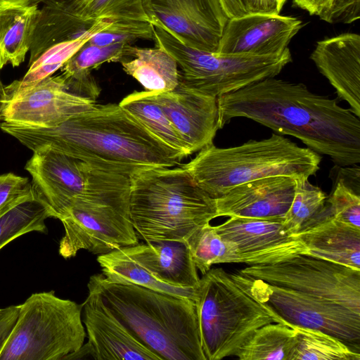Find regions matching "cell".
I'll return each mask as SVG.
<instances>
[{
    "label": "cell",
    "instance_id": "1",
    "mask_svg": "<svg viewBox=\"0 0 360 360\" xmlns=\"http://www.w3.org/2000/svg\"><path fill=\"white\" fill-rule=\"evenodd\" d=\"M217 105L221 129L234 117H245L300 139L338 166L360 162L359 117L302 83L265 78L218 97Z\"/></svg>",
    "mask_w": 360,
    "mask_h": 360
},
{
    "label": "cell",
    "instance_id": "2",
    "mask_svg": "<svg viewBox=\"0 0 360 360\" xmlns=\"http://www.w3.org/2000/svg\"><path fill=\"white\" fill-rule=\"evenodd\" d=\"M0 129L32 151L47 146L129 176L149 167H172L186 158L115 103H95L54 127H27L1 122Z\"/></svg>",
    "mask_w": 360,
    "mask_h": 360
},
{
    "label": "cell",
    "instance_id": "3",
    "mask_svg": "<svg viewBox=\"0 0 360 360\" xmlns=\"http://www.w3.org/2000/svg\"><path fill=\"white\" fill-rule=\"evenodd\" d=\"M87 287L161 360H206L193 300L112 282L102 274L91 276Z\"/></svg>",
    "mask_w": 360,
    "mask_h": 360
},
{
    "label": "cell",
    "instance_id": "4",
    "mask_svg": "<svg viewBox=\"0 0 360 360\" xmlns=\"http://www.w3.org/2000/svg\"><path fill=\"white\" fill-rule=\"evenodd\" d=\"M194 302L206 360L236 356L264 325H290L267 303L257 280L238 271L208 270L195 288Z\"/></svg>",
    "mask_w": 360,
    "mask_h": 360
},
{
    "label": "cell",
    "instance_id": "5",
    "mask_svg": "<svg viewBox=\"0 0 360 360\" xmlns=\"http://www.w3.org/2000/svg\"><path fill=\"white\" fill-rule=\"evenodd\" d=\"M129 216L146 242H186L217 217L214 198L183 167H149L130 176Z\"/></svg>",
    "mask_w": 360,
    "mask_h": 360
},
{
    "label": "cell",
    "instance_id": "6",
    "mask_svg": "<svg viewBox=\"0 0 360 360\" xmlns=\"http://www.w3.org/2000/svg\"><path fill=\"white\" fill-rule=\"evenodd\" d=\"M321 159L314 150L273 133L267 139L233 147L211 143L182 167L200 188L215 198L236 186L262 178L309 179L319 169Z\"/></svg>",
    "mask_w": 360,
    "mask_h": 360
},
{
    "label": "cell",
    "instance_id": "7",
    "mask_svg": "<svg viewBox=\"0 0 360 360\" xmlns=\"http://www.w3.org/2000/svg\"><path fill=\"white\" fill-rule=\"evenodd\" d=\"M82 306L53 290L32 294L20 304L0 360H63L77 351L86 335Z\"/></svg>",
    "mask_w": 360,
    "mask_h": 360
},
{
    "label": "cell",
    "instance_id": "8",
    "mask_svg": "<svg viewBox=\"0 0 360 360\" xmlns=\"http://www.w3.org/2000/svg\"><path fill=\"white\" fill-rule=\"evenodd\" d=\"M25 169L53 218L58 219L76 198L129 206V175L98 167L47 146L34 150Z\"/></svg>",
    "mask_w": 360,
    "mask_h": 360
},
{
    "label": "cell",
    "instance_id": "9",
    "mask_svg": "<svg viewBox=\"0 0 360 360\" xmlns=\"http://www.w3.org/2000/svg\"><path fill=\"white\" fill-rule=\"evenodd\" d=\"M156 46L169 53L180 68L179 85L218 98L269 77L292 62L289 49L267 56L219 54L187 46L161 27L153 26Z\"/></svg>",
    "mask_w": 360,
    "mask_h": 360
},
{
    "label": "cell",
    "instance_id": "10",
    "mask_svg": "<svg viewBox=\"0 0 360 360\" xmlns=\"http://www.w3.org/2000/svg\"><path fill=\"white\" fill-rule=\"evenodd\" d=\"M103 22L83 20L68 0H42L24 77L4 87L5 93L28 89L53 75L95 34Z\"/></svg>",
    "mask_w": 360,
    "mask_h": 360
},
{
    "label": "cell",
    "instance_id": "11",
    "mask_svg": "<svg viewBox=\"0 0 360 360\" xmlns=\"http://www.w3.org/2000/svg\"><path fill=\"white\" fill-rule=\"evenodd\" d=\"M238 271L272 285L332 301L360 314V270L300 255L278 264L249 265Z\"/></svg>",
    "mask_w": 360,
    "mask_h": 360
},
{
    "label": "cell",
    "instance_id": "12",
    "mask_svg": "<svg viewBox=\"0 0 360 360\" xmlns=\"http://www.w3.org/2000/svg\"><path fill=\"white\" fill-rule=\"evenodd\" d=\"M58 219L65 230L58 249L65 259L75 257L80 250L100 255L139 243L129 206L76 198Z\"/></svg>",
    "mask_w": 360,
    "mask_h": 360
},
{
    "label": "cell",
    "instance_id": "13",
    "mask_svg": "<svg viewBox=\"0 0 360 360\" xmlns=\"http://www.w3.org/2000/svg\"><path fill=\"white\" fill-rule=\"evenodd\" d=\"M96 101L70 91L60 75L23 90L4 93L0 121L27 127L51 128L91 108Z\"/></svg>",
    "mask_w": 360,
    "mask_h": 360
},
{
    "label": "cell",
    "instance_id": "14",
    "mask_svg": "<svg viewBox=\"0 0 360 360\" xmlns=\"http://www.w3.org/2000/svg\"><path fill=\"white\" fill-rule=\"evenodd\" d=\"M257 280L267 303L289 324L321 330L345 342H359L360 314L326 299Z\"/></svg>",
    "mask_w": 360,
    "mask_h": 360
},
{
    "label": "cell",
    "instance_id": "15",
    "mask_svg": "<svg viewBox=\"0 0 360 360\" xmlns=\"http://www.w3.org/2000/svg\"><path fill=\"white\" fill-rule=\"evenodd\" d=\"M146 13L184 44L216 52L228 21L219 0H142Z\"/></svg>",
    "mask_w": 360,
    "mask_h": 360
},
{
    "label": "cell",
    "instance_id": "16",
    "mask_svg": "<svg viewBox=\"0 0 360 360\" xmlns=\"http://www.w3.org/2000/svg\"><path fill=\"white\" fill-rule=\"evenodd\" d=\"M283 221L231 217L214 227L221 236L236 245L240 263L266 265L308 255L307 248L286 231Z\"/></svg>",
    "mask_w": 360,
    "mask_h": 360
},
{
    "label": "cell",
    "instance_id": "17",
    "mask_svg": "<svg viewBox=\"0 0 360 360\" xmlns=\"http://www.w3.org/2000/svg\"><path fill=\"white\" fill-rule=\"evenodd\" d=\"M302 27L296 18L249 13L229 19L215 53L267 56L281 54Z\"/></svg>",
    "mask_w": 360,
    "mask_h": 360
},
{
    "label": "cell",
    "instance_id": "18",
    "mask_svg": "<svg viewBox=\"0 0 360 360\" xmlns=\"http://www.w3.org/2000/svg\"><path fill=\"white\" fill-rule=\"evenodd\" d=\"M88 290L82 315L88 337L85 345L92 359L161 360L124 326L96 291Z\"/></svg>",
    "mask_w": 360,
    "mask_h": 360
},
{
    "label": "cell",
    "instance_id": "19",
    "mask_svg": "<svg viewBox=\"0 0 360 360\" xmlns=\"http://www.w3.org/2000/svg\"><path fill=\"white\" fill-rule=\"evenodd\" d=\"M148 93L165 112L192 153L213 143L217 131L221 129L217 98L179 84L172 91Z\"/></svg>",
    "mask_w": 360,
    "mask_h": 360
},
{
    "label": "cell",
    "instance_id": "20",
    "mask_svg": "<svg viewBox=\"0 0 360 360\" xmlns=\"http://www.w3.org/2000/svg\"><path fill=\"white\" fill-rule=\"evenodd\" d=\"M296 179L274 176L236 186L214 198L217 217L284 220L294 198Z\"/></svg>",
    "mask_w": 360,
    "mask_h": 360
},
{
    "label": "cell",
    "instance_id": "21",
    "mask_svg": "<svg viewBox=\"0 0 360 360\" xmlns=\"http://www.w3.org/2000/svg\"><path fill=\"white\" fill-rule=\"evenodd\" d=\"M319 71L335 89L338 98L360 117V36L345 33L316 43L310 56Z\"/></svg>",
    "mask_w": 360,
    "mask_h": 360
},
{
    "label": "cell",
    "instance_id": "22",
    "mask_svg": "<svg viewBox=\"0 0 360 360\" xmlns=\"http://www.w3.org/2000/svg\"><path fill=\"white\" fill-rule=\"evenodd\" d=\"M295 235L307 255L360 270V229L335 219L328 205Z\"/></svg>",
    "mask_w": 360,
    "mask_h": 360
},
{
    "label": "cell",
    "instance_id": "23",
    "mask_svg": "<svg viewBox=\"0 0 360 360\" xmlns=\"http://www.w3.org/2000/svg\"><path fill=\"white\" fill-rule=\"evenodd\" d=\"M123 249L163 283L186 288H195L199 283L197 268L186 242H146L123 247Z\"/></svg>",
    "mask_w": 360,
    "mask_h": 360
},
{
    "label": "cell",
    "instance_id": "24",
    "mask_svg": "<svg viewBox=\"0 0 360 360\" xmlns=\"http://www.w3.org/2000/svg\"><path fill=\"white\" fill-rule=\"evenodd\" d=\"M42 0H0V69L24 62Z\"/></svg>",
    "mask_w": 360,
    "mask_h": 360
},
{
    "label": "cell",
    "instance_id": "25",
    "mask_svg": "<svg viewBox=\"0 0 360 360\" xmlns=\"http://www.w3.org/2000/svg\"><path fill=\"white\" fill-rule=\"evenodd\" d=\"M123 70L147 91H168L179 84L180 71L175 59L161 47H131L130 58L120 62Z\"/></svg>",
    "mask_w": 360,
    "mask_h": 360
},
{
    "label": "cell",
    "instance_id": "26",
    "mask_svg": "<svg viewBox=\"0 0 360 360\" xmlns=\"http://www.w3.org/2000/svg\"><path fill=\"white\" fill-rule=\"evenodd\" d=\"M97 262L102 274L108 281L134 284L194 301L195 288H181L162 282L128 255L123 248L98 255Z\"/></svg>",
    "mask_w": 360,
    "mask_h": 360
},
{
    "label": "cell",
    "instance_id": "27",
    "mask_svg": "<svg viewBox=\"0 0 360 360\" xmlns=\"http://www.w3.org/2000/svg\"><path fill=\"white\" fill-rule=\"evenodd\" d=\"M49 217L53 214L35 190L0 214V250L25 233H47L45 221Z\"/></svg>",
    "mask_w": 360,
    "mask_h": 360
},
{
    "label": "cell",
    "instance_id": "28",
    "mask_svg": "<svg viewBox=\"0 0 360 360\" xmlns=\"http://www.w3.org/2000/svg\"><path fill=\"white\" fill-rule=\"evenodd\" d=\"M119 105L169 146L181 152L186 157L192 154L190 148L179 135L160 107L150 97L147 91H134L124 97Z\"/></svg>",
    "mask_w": 360,
    "mask_h": 360
},
{
    "label": "cell",
    "instance_id": "29",
    "mask_svg": "<svg viewBox=\"0 0 360 360\" xmlns=\"http://www.w3.org/2000/svg\"><path fill=\"white\" fill-rule=\"evenodd\" d=\"M295 337L294 326L269 323L257 329L236 356L240 360H289Z\"/></svg>",
    "mask_w": 360,
    "mask_h": 360
},
{
    "label": "cell",
    "instance_id": "30",
    "mask_svg": "<svg viewBox=\"0 0 360 360\" xmlns=\"http://www.w3.org/2000/svg\"><path fill=\"white\" fill-rule=\"evenodd\" d=\"M295 341L289 360H359V351L321 330L295 326Z\"/></svg>",
    "mask_w": 360,
    "mask_h": 360
},
{
    "label": "cell",
    "instance_id": "31",
    "mask_svg": "<svg viewBox=\"0 0 360 360\" xmlns=\"http://www.w3.org/2000/svg\"><path fill=\"white\" fill-rule=\"evenodd\" d=\"M186 243L197 269L202 274L213 264L240 263L236 245L221 236L210 224L195 231Z\"/></svg>",
    "mask_w": 360,
    "mask_h": 360
},
{
    "label": "cell",
    "instance_id": "32",
    "mask_svg": "<svg viewBox=\"0 0 360 360\" xmlns=\"http://www.w3.org/2000/svg\"><path fill=\"white\" fill-rule=\"evenodd\" d=\"M339 167L336 181L326 202L336 219L360 229V168Z\"/></svg>",
    "mask_w": 360,
    "mask_h": 360
},
{
    "label": "cell",
    "instance_id": "33",
    "mask_svg": "<svg viewBox=\"0 0 360 360\" xmlns=\"http://www.w3.org/2000/svg\"><path fill=\"white\" fill-rule=\"evenodd\" d=\"M75 12L84 20L94 22L141 21L150 22L142 0H68Z\"/></svg>",
    "mask_w": 360,
    "mask_h": 360
},
{
    "label": "cell",
    "instance_id": "34",
    "mask_svg": "<svg viewBox=\"0 0 360 360\" xmlns=\"http://www.w3.org/2000/svg\"><path fill=\"white\" fill-rule=\"evenodd\" d=\"M327 197L309 179H297L294 198L283 221L286 231L295 234L309 224L325 208Z\"/></svg>",
    "mask_w": 360,
    "mask_h": 360
},
{
    "label": "cell",
    "instance_id": "35",
    "mask_svg": "<svg viewBox=\"0 0 360 360\" xmlns=\"http://www.w3.org/2000/svg\"><path fill=\"white\" fill-rule=\"evenodd\" d=\"M131 44L97 46L86 42L60 68L64 78L91 73L105 63L121 62L130 58Z\"/></svg>",
    "mask_w": 360,
    "mask_h": 360
},
{
    "label": "cell",
    "instance_id": "36",
    "mask_svg": "<svg viewBox=\"0 0 360 360\" xmlns=\"http://www.w3.org/2000/svg\"><path fill=\"white\" fill-rule=\"evenodd\" d=\"M153 25L147 22H111L104 30L93 35L88 42L97 46L131 44L139 39L153 40Z\"/></svg>",
    "mask_w": 360,
    "mask_h": 360
},
{
    "label": "cell",
    "instance_id": "37",
    "mask_svg": "<svg viewBox=\"0 0 360 360\" xmlns=\"http://www.w3.org/2000/svg\"><path fill=\"white\" fill-rule=\"evenodd\" d=\"M35 189L27 177L9 172L0 175V214L34 193Z\"/></svg>",
    "mask_w": 360,
    "mask_h": 360
},
{
    "label": "cell",
    "instance_id": "38",
    "mask_svg": "<svg viewBox=\"0 0 360 360\" xmlns=\"http://www.w3.org/2000/svg\"><path fill=\"white\" fill-rule=\"evenodd\" d=\"M318 16L328 23H352L360 18V0H326Z\"/></svg>",
    "mask_w": 360,
    "mask_h": 360
},
{
    "label": "cell",
    "instance_id": "39",
    "mask_svg": "<svg viewBox=\"0 0 360 360\" xmlns=\"http://www.w3.org/2000/svg\"><path fill=\"white\" fill-rule=\"evenodd\" d=\"M19 305H11L0 311V353L8 340L16 323Z\"/></svg>",
    "mask_w": 360,
    "mask_h": 360
},
{
    "label": "cell",
    "instance_id": "40",
    "mask_svg": "<svg viewBox=\"0 0 360 360\" xmlns=\"http://www.w3.org/2000/svg\"><path fill=\"white\" fill-rule=\"evenodd\" d=\"M286 0H242L248 13L278 15Z\"/></svg>",
    "mask_w": 360,
    "mask_h": 360
},
{
    "label": "cell",
    "instance_id": "41",
    "mask_svg": "<svg viewBox=\"0 0 360 360\" xmlns=\"http://www.w3.org/2000/svg\"><path fill=\"white\" fill-rule=\"evenodd\" d=\"M228 19L239 18L249 14L242 0H219Z\"/></svg>",
    "mask_w": 360,
    "mask_h": 360
},
{
    "label": "cell",
    "instance_id": "42",
    "mask_svg": "<svg viewBox=\"0 0 360 360\" xmlns=\"http://www.w3.org/2000/svg\"><path fill=\"white\" fill-rule=\"evenodd\" d=\"M326 0H292L294 6L313 15L320 13Z\"/></svg>",
    "mask_w": 360,
    "mask_h": 360
},
{
    "label": "cell",
    "instance_id": "43",
    "mask_svg": "<svg viewBox=\"0 0 360 360\" xmlns=\"http://www.w3.org/2000/svg\"><path fill=\"white\" fill-rule=\"evenodd\" d=\"M4 96V86L3 85L1 78H0V103H1Z\"/></svg>",
    "mask_w": 360,
    "mask_h": 360
},
{
    "label": "cell",
    "instance_id": "44",
    "mask_svg": "<svg viewBox=\"0 0 360 360\" xmlns=\"http://www.w3.org/2000/svg\"><path fill=\"white\" fill-rule=\"evenodd\" d=\"M0 311H1V309H0Z\"/></svg>",
    "mask_w": 360,
    "mask_h": 360
}]
</instances>
